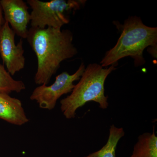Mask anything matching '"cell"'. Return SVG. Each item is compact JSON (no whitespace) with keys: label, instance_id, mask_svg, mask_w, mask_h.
I'll list each match as a JSON object with an SVG mask.
<instances>
[{"label":"cell","instance_id":"2","mask_svg":"<svg viewBox=\"0 0 157 157\" xmlns=\"http://www.w3.org/2000/svg\"><path fill=\"white\" fill-rule=\"evenodd\" d=\"M120 27V37L114 47L106 52L100 64L107 67L129 56L134 59L135 67L144 65V51L157 45V28L145 25L140 17L136 16L129 17Z\"/></svg>","mask_w":157,"mask_h":157},{"label":"cell","instance_id":"13","mask_svg":"<svg viewBox=\"0 0 157 157\" xmlns=\"http://www.w3.org/2000/svg\"><path fill=\"white\" fill-rule=\"evenodd\" d=\"M5 22H6V21L3 15L2 9L0 4V28L5 24Z\"/></svg>","mask_w":157,"mask_h":157},{"label":"cell","instance_id":"6","mask_svg":"<svg viewBox=\"0 0 157 157\" xmlns=\"http://www.w3.org/2000/svg\"><path fill=\"white\" fill-rule=\"evenodd\" d=\"M15 35L7 22L0 28V56L11 76L23 69L25 64L23 41L21 39L16 45Z\"/></svg>","mask_w":157,"mask_h":157},{"label":"cell","instance_id":"8","mask_svg":"<svg viewBox=\"0 0 157 157\" xmlns=\"http://www.w3.org/2000/svg\"><path fill=\"white\" fill-rule=\"evenodd\" d=\"M0 119L17 126L29 121L21 101L3 93L0 94Z\"/></svg>","mask_w":157,"mask_h":157},{"label":"cell","instance_id":"7","mask_svg":"<svg viewBox=\"0 0 157 157\" xmlns=\"http://www.w3.org/2000/svg\"><path fill=\"white\" fill-rule=\"evenodd\" d=\"M0 4L6 22L11 25L16 35L21 39H26L28 25L31 20L27 3L23 0H1Z\"/></svg>","mask_w":157,"mask_h":157},{"label":"cell","instance_id":"3","mask_svg":"<svg viewBox=\"0 0 157 157\" xmlns=\"http://www.w3.org/2000/svg\"><path fill=\"white\" fill-rule=\"evenodd\" d=\"M117 66L103 67L96 63L88 65L70 94L60 101L61 110L66 118H75L77 109L90 101L98 103L101 109H107L108 97L105 95L104 84Z\"/></svg>","mask_w":157,"mask_h":157},{"label":"cell","instance_id":"9","mask_svg":"<svg viewBox=\"0 0 157 157\" xmlns=\"http://www.w3.org/2000/svg\"><path fill=\"white\" fill-rule=\"evenodd\" d=\"M129 157H157V137L154 126L152 133L146 132L139 135Z\"/></svg>","mask_w":157,"mask_h":157},{"label":"cell","instance_id":"5","mask_svg":"<svg viewBox=\"0 0 157 157\" xmlns=\"http://www.w3.org/2000/svg\"><path fill=\"white\" fill-rule=\"evenodd\" d=\"M85 68L84 63H82L73 74L63 72L56 76L55 81L51 85L44 84L37 86L31 94V100L36 101L42 109L52 110L59 98L72 91L75 85L73 83L80 79Z\"/></svg>","mask_w":157,"mask_h":157},{"label":"cell","instance_id":"10","mask_svg":"<svg viewBox=\"0 0 157 157\" xmlns=\"http://www.w3.org/2000/svg\"><path fill=\"white\" fill-rule=\"evenodd\" d=\"M125 135L122 128H117L114 124L110 125L107 143L98 151L84 157H116V150L119 141Z\"/></svg>","mask_w":157,"mask_h":157},{"label":"cell","instance_id":"1","mask_svg":"<svg viewBox=\"0 0 157 157\" xmlns=\"http://www.w3.org/2000/svg\"><path fill=\"white\" fill-rule=\"evenodd\" d=\"M73 34L69 29L31 27L27 40L38 61L34 77L36 84L47 85L59 68L61 63L77 55Z\"/></svg>","mask_w":157,"mask_h":157},{"label":"cell","instance_id":"4","mask_svg":"<svg viewBox=\"0 0 157 157\" xmlns=\"http://www.w3.org/2000/svg\"><path fill=\"white\" fill-rule=\"evenodd\" d=\"M85 0H52L42 2L27 0L32 9L31 27L61 29L70 21V14L85 6Z\"/></svg>","mask_w":157,"mask_h":157},{"label":"cell","instance_id":"11","mask_svg":"<svg viewBox=\"0 0 157 157\" xmlns=\"http://www.w3.org/2000/svg\"><path fill=\"white\" fill-rule=\"evenodd\" d=\"M25 88L23 82L14 79L4 66L0 64V94L19 93Z\"/></svg>","mask_w":157,"mask_h":157},{"label":"cell","instance_id":"12","mask_svg":"<svg viewBox=\"0 0 157 157\" xmlns=\"http://www.w3.org/2000/svg\"><path fill=\"white\" fill-rule=\"evenodd\" d=\"M157 45L155 46H150L147 48V51L149 53L151 54L152 56L155 58H157Z\"/></svg>","mask_w":157,"mask_h":157}]
</instances>
